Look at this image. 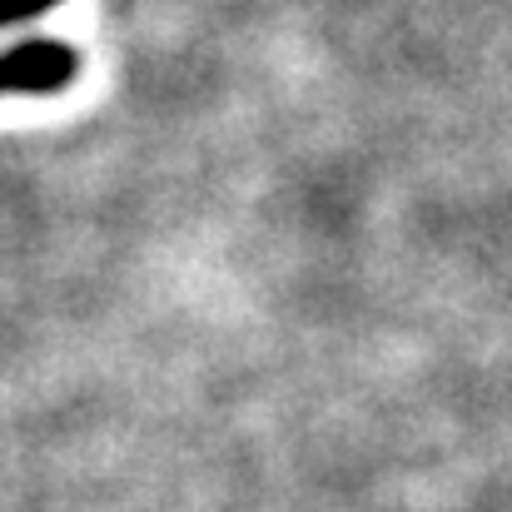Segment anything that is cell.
I'll use <instances>...</instances> for the list:
<instances>
[{"mask_svg": "<svg viewBox=\"0 0 512 512\" xmlns=\"http://www.w3.org/2000/svg\"><path fill=\"white\" fill-rule=\"evenodd\" d=\"M80 75V50L65 40H20L0 50V95H60Z\"/></svg>", "mask_w": 512, "mask_h": 512, "instance_id": "cell-1", "label": "cell"}, {"mask_svg": "<svg viewBox=\"0 0 512 512\" xmlns=\"http://www.w3.org/2000/svg\"><path fill=\"white\" fill-rule=\"evenodd\" d=\"M55 5H65V0H0V30L5 25H25V20L55 10Z\"/></svg>", "mask_w": 512, "mask_h": 512, "instance_id": "cell-2", "label": "cell"}]
</instances>
